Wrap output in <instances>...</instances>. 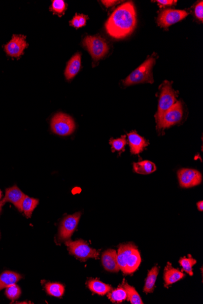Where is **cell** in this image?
I'll list each match as a JSON object with an SVG mask.
<instances>
[{"label": "cell", "mask_w": 203, "mask_h": 304, "mask_svg": "<svg viewBox=\"0 0 203 304\" xmlns=\"http://www.w3.org/2000/svg\"><path fill=\"white\" fill-rule=\"evenodd\" d=\"M136 26V14L133 2H127L117 7L106 21V32L112 37H127L134 32Z\"/></svg>", "instance_id": "obj_1"}, {"label": "cell", "mask_w": 203, "mask_h": 304, "mask_svg": "<svg viewBox=\"0 0 203 304\" xmlns=\"http://www.w3.org/2000/svg\"><path fill=\"white\" fill-rule=\"evenodd\" d=\"M155 62V56L153 55L123 81L124 85L129 86L142 83H153L154 80L152 75V68Z\"/></svg>", "instance_id": "obj_2"}, {"label": "cell", "mask_w": 203, "mask_h": 304, "mask_svg": "<svg viewBox=\"0 0 203 304\" xmlns=\"http://www.w3.org/2000/svg\"><path fill=\"white\" fill-rule=\"evenodd\" d=\"M177 93L171 87V83L165 81L161 85L158 111L155 114L157 125L160 122L163 115L175 103Z\"/></svg>", "instance_id": "obj_3"}, {"label": "cell", "mask_w": 203, "mask_h": 304, "mask_svg": "<svg viewBox=\"0 0 203 304\" xmlns=\"http://www.w3.org/2000/svg\"><path fill=\"white\" fill-rule=\"evenodd\" d=\"M65 244L70 255L76 257L82 261H87L90 258L98 259L100 255V251L91 248L84 240L67 241Z\"/></svg>", "instance_id": "obj_4"}, {"label": "cell", "mask_w": 203, "mask_h": 304, "mask_svg": "<svg viewBox=\"0 0 203 304\" xmlns=\"http://www.w3.org/2000/svg\"><path fill=\"white\" fill-rule=\"evenodd\" d=\"M83 44L95 61H99L108 53V44L101 36H87L83 39Z\"/></svg>", "instance_id": "obj_5"}, {"label": "cell", "mask_w": 203, "mask_h": 304, "mask_svg": "<svg viewBox=\"0 0 203 304\" xmlns=\"http://www.w3.org/2000/svg\"><path fill=\"white\" fill-rule=\"evenodd\" d=\"M52 132L61 136L71 135L74 132V120L69 115L59 112L53 117L51 122Z\"/></svg>", "instance_id": "obj_6"}, {"label": "cell", "mask_w": 203, "mask_h": 304, "mask_svg": "<svg viewBox=\"0 0 203 304\" xmlns=\"http://www.w3.org/2000/svg\"><path fill=\"white\" fill-rule=\"evenodd\" d=\"M80 212L72 215H68L62 220L60 225L58 240L60 242H67L71 240V237L77 229V225L81 216Z\"/></svg>", "instance_id": "obj_7"}, {"label": "cell", "mask_w": 203, "mask_h": 304, "mask_svg": "<svg viewBox=\"0 0 203 304\" xmlns=\"http://www.w3.org/2000/svg\"><path fill=\"white\" fill-rule=\"evenodd\" d=\"M183 116V106L181 102H177L163 115L157 125L158 130H162L178 124Z\"/></svg>", "instance_id": "obj_8"}, {"label": "cell", "mask_w": 203, "mask_h": 304, "mask_svg": "<svg viewBox=\"0 0 203 304\" xmlns=\"http://www.w3.org/2000/svg\"><path fill=\"white\" fill-rule=\"evenodd\" d=\"M188 15L185 10L165 9L160 12L158 17V24L160 27L167 28L180 22Z\"/></svg>", "instance_id": "obj_9"}, {"label": "cell", "mask_w": 203, "mask_h": 304, "mask_svg": "<svg viewBox=\"0 0 203 304\" xmlns=\"http://www.w3.org/2000/svg\"><path fill=\"white\" fill-rule=\"evenodd\" d=\"M178 177L182 188H188L200 184L202 181L201 173L197 170L184 169L179 170Z\"/></svg>", "instance_id": "obj_10"}, {"label": "cell", "mask_w": 203, "mask_h": 304, "mask_svg": "<svg viewBox=\"0 0 203 304\" xmlns=\"http://www.w3.org/2000/svg\"><path fill=\"white\" fill-rule=\"evenodd\" d=\"M28 44L24 35H14L8 43L4 46L5 51L8 56L19 57L27 48Z\"/></svg>", "instance_id": "obj_11"}, {"label": "cell", "mask_w": 203, "mask_h": 304, "mask_svg": "<svg viewBox=\"0 0 203 304\" xmlns=\"http://www.w3.org/2000/svg\"><path fill=\"white\" fill-rule=\"evenodd\" d=\"M25 196V194L15 185L14 187L7 188L4 198L1 202L4 204L6 203H12L19 211H21V205Z\"/></svg>", "instance_id": "obj_12"}, {"label": "cell", "mask_w": 203, "mask_h": 304, "mask_svg": "<svg viewBox=\"0 0 203 304\" xmlns=\"http://www.w3.org/2000/svg\"><path fill=\"white\" fill-rule=\"evenodd\" d=\"M127 136L130 146V152L132 154H139L149 145L148 141L136 132L130 133Z\"/></svg>", "instance_id": "obj_13"}, {"label": "cell", "mask_w": 203, "mask_h": 304, "mask_svg": "<svg viewBox=\"0 0 203 304\" xmlns=\"http://www.w3.org/2000/svg\"><path fill=\"white\" fill-rule=\"evenodd\" d=\"M102 263L106 271L116 272L120 270L117 261V252L115 250L110 249L105 251L102 256Z\"/></svg>", "instance_id": "obj_14"}, {"label": "cell", "mask_w": 203, "mask_h": 304, "mask_svg": "<svg viewBox=\"0 0 203 304\" xmlns=\"http://www.w3.org/2000/svg\"><path fill=\"white\" fill-rule=\"evenodd\" d=\"M136 248V246L132 243L121 244L119 247L118 253H117V261H118L119 269L124 273L125 270H126L127 259H128L130 254Z\"/></svg>", "instance_id": "obj_15"}, {"label": "cell", "mask_w": 203, "mask_h": 304, "mask_svg": "<svg viewBox=\"0 0 203 304\" xmlns=\"http://www.w3.org/2000/svg\"><path fill=\"white\" fill-rule=\"evenodd\" d=\"M80 67H81V56L79 53H77L68 62L65 71L67 79L69 80L73 78L79 72Z\"/></svg>", "instance_id": "obj_16"}, {"label": "cell", "mask_w": 203, "mask_h": 304, "mask_svg": "<svg viewBox=\"0 0 203 304\" xmlns=\"http://www.w3.org/2000/svg\"><path fill=\"white\" fill-rule=\"evenodd\" d=\"M184 274L178 269H174L171 264L168 263L165 270L164 279L165 281V287H168L174 284L178 280L183 279Z\"/></svg>", "instance_id": "obj_17"}, {"label": "cell", "mask_w": 203, "mask_h": 304, "mask_svg": "<svg viewBox=\"0 0 203 304\" xmlns=\"http://www.w3.org/2000/svg\"><path fill=\"white\" fill-rule=\"evenodd\" d=\"M22 278L20 274L11 271H6L0 274V290L16 284Z\"/></svg>", "instance_id": "obj_18"}, {"label": "cell", "mask_w": 203, "mask_h": 304, "mask_svg": "<svg viewBox=\"0 0 203 304\" xmlns=\"http://www.w3.org/2000/svg\"><path fill=\"white\" fill-rule=\"evenodd\" d=\"M141 263L140 253L137 248H135L132 253L130 254L126 263V270L125 274H130L134 273L136 270Z\"/></svg>", "instance_id": "obj_19"}, {"label": "cell", "mask_w": 203, "mask_h": 304, "mask_svg": "<svg viewBox=\"0 0 203 304\" xmlns=\"http://www.w3.org/2000/svg\"><path fill=\"white\" fill-rule=\"evenodd\" d=\"M87 286L92 292L99 295H105L113 290L111 285L106 284L98 279H90L87 282Z\"/></svg>", "instance_id": "obj_20"}, {"label": "cell", "mask_w": 203, "mask_h": 304, "mask_svg": "<svg viewBox=\"0 0 203 304\" xmlns=\"http://www.w3.org/2000/svg\"><path fill=\"white\" fill-rule=\"evenodd\" d=\"M39 201L38 199L26 196L22 201L20 212H23L26 217H28V218H30L31 216H32L33 211H34Z\"/></svg>", "instance_id": "obj_21"}, {"label": "cell", "mask_w": 203, "mask_h": 304, "mask_svg": "<svg viewBox=\"0 0 203 304\" xmlns=\"http://www.w3.org/2000/svg\"><path fill=\"white\" fill-rule=\"evenodd\" d=\"M160 268L157 266L153 267L148 272L147 279L145 280L144 292L145 293H152L155 288V282L157 280Z\"/></svg>", "instance_id": "obj_22"}, {"label": "cell", "mask_w": 203, "mask_h": 304, "mask_svg": "<svg viewBox=\"0 0 203 304\" xmlns=\"http://www.w3.org/2000/svg\"><path fill=\"white\" fill-rule=\"evenodd\" d=\"M135 172L140 174H149L157 170V167L152 162L145 161L134 164Z\"/></svg>", "instance_id": "obj_23"}, {"label": "cell", "mask_w": 203, "mask_h": 304, "mask_svg": "<svg viewBox=\"0 0 203 304\" xmlns=\"http://www.w3.org/2000/svg\"><path fill=\"white\" fill-rule=\"evenodd\" d=\"M107 294L109 300L113 303H122L127 299V294L123 283H122L118 288L112 290Z\"/></svg>", "instance_id": "obj_24"}, {"label": "cell", "mask_w": 203, "mask_h": 304, "mask_svg": "<svg viewBox=\"0 0 203 304\" xmlns=\"http://www.w3.org/2000/svg\"><path fill=\"white\" fill-rule=\"evenodd\" d=\"M45 290L48 295L56 298H62L65 292V287L59 283H47Z\"/></svg>", "instance_id": "obj_25"}, {"label": "cell", "mask_w": 203, "mask_h": 304, "mask_svg": "<svg viewBox=\"0 0 203 304\" xmlns=\"http://www.w3.org/2000/svg\"><path fill=\"white\" fill-rule=\"evenodd\" d=\"M124 287L126 290L127 294V300L129 301L132 304H143L141 298L140 297L138 293L136 292L135 288L134 287L130 286V285L127 284V282H125L124 280L123 282Z\"/></svg>", "instance_id": "obj_26"}, {"label": "cell", "mask_w": 203, "mask_h": 304, "mask_svg": "<svg viewBox=\"0 0 203 304\" xmlns=\"http://www.w3.org/2000/svg\"><path fill=\"white\" fill-rule=\"evenodd\" d=\"M127 143L126 135L122 136L121 138H117V139L111 138L110 140L112 152L114 153L115 151H118L120 154L122 152L125 151V146L127 145Z\"/></svg>", "instance_id": "obj_27"}, {"label": "cell", "mask_w": 203, "mask_h": 304, "mask_svg": "<svg viewBox=\"0 0 203 304\" xmlns=\"http://www.w3.org/2000/svg\"><path fill=\"white\" fill-rule=\"evenodd\" d=\"M179 263L183 268V270L186 271L191 276L193 275V271H192V267H193L197 263V261L195 259L192 258L191 255H189V258H181L179 261Z\"/></svg>", "instance_id": "obj_28"}, {"label": "cell", "mask_w": 203, "mask_h": 304, "mask_svg": "<svg viewBox=\"0 0 203 304\" xmlns=\"http://www.w3.org/2000/svg\"><path fill=\"white\" fill-rule=\"evenodd\" d=\"M21 290L19 286L16 284L10 285L9 287L6 288V296L9 300L11 301L17 300L20 298L21 295Z\"/></svg>", "instance_id": "obj_29"}, {"label": "cell", "mask_w": 203, "mask_h": 304, "mask_svg": "<svg viewBox=\"0 0 203 304\" xmlns=\"http://www.w3.org/2000/svg\"><path fill=\"white\" fill-rule=\"evenodd\" d=\"M87 19L88 17L87 15L76 14L75 15V17L72 18L71 22H70V24L75 28H81L86 25Z\"/></svg>", "instance_id": "obj_30"}, {"label": "cell", "mask_w": 203, "mask_h": 304, "mask_svg": "<svg viewBox=\"0 0 203 304\" xmlns=\"http://www.w3.org/2000/svg\"><path fill=\"white\" fill-rule=\"evenodd\" d=\"M51 8L57 14H62L66 9V4L62 0H54L52 3Z\"/></svg>", "instance_id": "obj_31"}, {"label": "cell", "mask_w": 203, "mask_h": 304, "mask_svg": "<svg viewBox=\"0 0 203 304\" xmlns=\"http://www.w3.org/2000/svg\"><path fill=\"white\" fill-rule=\"evenodd\" d=\"M203 1H200L199 4H198L195 7V16L197 17L198 19L203 22Z\"/></svg>", "instance_id": "obj_32"}, {"label": "cell", "mask_w": 203, "mask_h": 304, "mask_svg": "<svg viewBox=\"0 0 203 304\" xmlns=\"http://www.w3.org/2000/svg\"><path fill=\"white\" fill-rule=\"evenodd\" d=\"M157 2L161 6H171L174 4H176L177 1H172V0H157Z\"/></svg>", "instance_id": "obj_33"}, {"label": "cell", "mask_w": 203, "mask_h": 304, "mask_svg": "<svg viewBox=\"0 0 203 304\" xmlns=\"http://www.w3.org/2000/svg\"><path fill=\"white\" fill-rule=\"evenodd\" d=\"M102 3L105 5L106 7H109L114 6V4H116L117 2L119 1H110V0H108V1H102Z\"/></svg>", "instance_id": "obj_34"}, {"label": "cell", "mask_w": 203, "mask_h": 304, "mask_svg": "<svg viewBox=\"0 0 203 304\" xmlns=\"http://www.w3.org/2000/svg\"><path fill=\"white\" fill-rule=\"evenodd\" d=\"M197 207L199 210L200 211H203V202L200 201L197 203Z\"/></svg>", "instance_id": "obj_35"}, {"label": "cell", "mask_w": 203, "mask_h": 304, "mask_svg": "<svg viewBox=\"0 0 203 304\" xmlns=\"http://www.w3.org/2000/svg\"><path fill=\"white\" fill-rule=\"evenodd\" d=\"M4 205V203H2L1 201H0V214H1V212L2 211V206Z\"/></svg>", "instance_id": "obj_36"}, {"label": "cell", "mask_w": 203, "mask_h": 304, "mask_svg": "<svg viewBox=\"0 0 203 304\" xmlns=\"http://www.w3.org/2000/svg\"><path fill=\"white\" fill-rule=\"evenodd\" d=\"M2 197V191L0 190V199H1Z\"/></svg>", "instance_id": "obj_37"}]
</instances>
